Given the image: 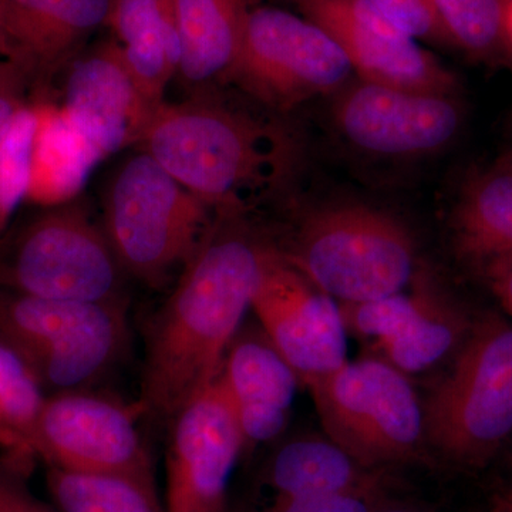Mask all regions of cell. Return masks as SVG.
<instances>
[{
    "label": "cell",
    "instance_id": "484cf974",
    "mask_svg": "<svg viewBox=\"0 0 512 512\" xmlns=\"http://www.w3.org/2000/svg\"><path fill=\"white\" fill-rule=\"evenodd\" d=\"M37 124V107L25 106L0 140V237L28 200Z\"/></svg>",
    "mask_w": 512,
    "mask_h": 512
},
{
    "label": "cell",
    "instance_id": "d6a6232c",
    "mask_svg": "<svg viewBox=\"0 0 512 512\" xmlns=\"http://www.w3.org/2000/svg\"><path fill=\"white\" fill-rule=\"evenodd\" d=\"M0 512H60L39 503L32 495L0 474Z\"/></svg>",
    "mask_w": 512,
    "mask_h": 512
},
{
    "label": "cell",
    "instance_id": "8992f818",
    "mask_svg": "<svg viewBox=\"0 0 512 512\" xmlns=\"http://www.w3.org/2000/svg\"><path fill=\"white\" fill-rule=\"evenodd\" d=\"M126 303L39 298L0 288V338L53 393L90 389L123 356Z\"/></svg>",
    "mask_w": 512,
    "mask_h": 512
},
{
    "label": "cell",
    "instance_id": "9c48e42d",
    "mask_svg": "<svg viewBox=\"0 0 512 512\" xmlns=\"http://www.w3.org/2000/svg\"><path fill=\"white\" fill-rule=\"evenodd\" d=\"M352 74L348 57L325 29L305 16L255 6L225 82L269 110L289 111L338 93Z\"/></svg>",
    "mask_w": 512,
    "mask_h": 512
},
{
    "label": "cell",
    "instance_id": "603a6c76",
    "mask_svg": "<svg viewBox=\"0 0 512 512\" xmlns=\"http://www.w3.org/2000/svg\"><path fill=\"white\" fill-rule=\"evenodd\" d=\"M47 487L60 512H167L156 485L136 478L49 467Z\"/></svg>",
    "mask_w": 512,
    "mask_h": 512
},
{
    "label": "cell",
    "instance_id": "7402d4cb",
    "mask_svg": "<svg viewBox=\"0 0 512 512\" xmlns=\"http://www.w3.org/2000/svg\"><path fill=\"white\" fill-rule=\"evenodd\" d=\"M37 124L28 200L46 208L76 200L94 164L92 151L60 107L36 104Z\"/></svg>",
    "mask_w": 512,
    "mask_h": 512
},
{
    "label": "cell",
    "instance_id": "52a82bcc",
    "mask_svg": "<svg viewBox=\"0 0 512 512\" xmlns=\"http://www.w3.org/2000/svg\"><path fill=\"white\" fill-rule=\"evenodd\" d=\"M124 271L82 201L45 208L0 251V288L60 301L126 303Z\"/></svg>",
    "mask_w": 512,
    "mask_h": 512
},
{
    "label": "cell",
    "instance_id": "d590c367",
    "mask_svg": "<svg viewBox=\"0 0 512 512\" xmlns=\"http://www.w3.org/2000/svg\"><path fill=\"white\" fill-rule=\"evenodd\" d=\"M377 512H417L414 510H410V508H403V507H383L380 508Z\"/></svg>",
    "mask_w": 512,
    "mask_h": 512
},
{
    "label": "cell",
    "instance_id": "f35d334b",
    "mask_svg": "<svg viewBox=\"0 0 512 512\" xmlns=\"http://www.w3.org/2000/svg\"><path fill=\"white\" fill-rule=\"evenodd\" d=\"M293 2L298 3V5H301V3L305 2V0H293Z\"/></svg>",
    "mask_w": 512,
    "mask_h": 512
},
{
    "label": "cell",
    "instance_id": "44dd1931",
    "mask_svg": "<svg viewBox=\"0 0 512 512\" xmlns=\"http://www.w3.org/2000/svg\"><path fill=\"white\" fill-rule=\"evenodd\" d=\"M413 284L419 299L412 318L399 332L379 342L383 360L404 375L423 372L457 352L473 328L463 309L429 279L417 275Z\"/></svg>",
    "mask_w": 512,
    "mask_h": 512
},
{
    "label": "cell",
    "instance_id": "4fadbf2b",
    "mask_svg": "<svg viewBox=\"0 0 512 512\" xmlns=\"http://www.w3.org/2000/svg\"><path fill=\"white\" fill-rule=\"evenodd\" d=\"M170 424L165 511L224 512L244 441L220 379L192 397Z\"/></svg>",
    "mask_w": 512,
    "mask_h": 512
},
{
    "label": "cell",
    "instance_id": "f1b7e54d",
    "mask_svg": "<svg viewBox=\"0 0 512 512\" xmlns=\"http://www.w3.org/2000/svg\"><path fill=\"white\" fill-rule=\"evenodd\" d=\"M379 488L269 501L258 512H377Z\"/></svg>",
    "mask_w": 512,
    "mask_h": 512
},
{
    "label": "cell",
    "instance_id": "5b68a950",
    "mask_svg": "<svg viewBox=\"0 0 512 512\" xmlns=\"http://www.w3.org/2000/svg\"><path fill=\"white\" fill-rule=\"evenodd\" d=\"M426 441L460 467L487 464L512 437V325H473L423 407Z\"/></svg>",
    "mask_w": 512,
    "mask_h": 512
},
{
    "label": "cell",
    "instance_id": "f546056e",
    "mask_svg": "<svg viewBox=\"0 0 512 512\" xmlns=\"http://www.w3.org/2000/svg\"><path fill=\"white\" fill-rule=\"evenodd\" d=\"M174 0H110L106 26L119 45L157 25Z\"/></svg>",
    "mask_w": 512,
    "mask_h": 512
},
{
    "label": "cell",
    "instance_id": "74e56055",
    "mask_svg": "<svg viewBox=\"0 0 512 512\" xmlns=\"http://www.w3.org/2000/svg\"><path fill=\"white\" fill-rule=\"evenodd\" d=\"M505 498H508V500H511L512 501V488L510 491H508V494L505 495Z\"/></svg>",
    "mask_w": 512,
    "mask_h": 512
},
{
    "label": "cell",
    "instance_id": "d4e9b609",
    "mask_svg": "<svg viewBox=\"0 0 512 512\" xmlns=\"http://www.w3.org/2000/svg\"><path fill=\"white\" fill-rule=\"evenodd\" d=\"M448 45L477 57L493 56L507 46L505 0H431Z\"/></svg>",
    "mask_w": 512,
    "mask_h": 512
},
{
    "label": "cell",
    "instance_id": "9a60e30c",
    "mask_svg": "<svg viewBox=\"0 0 512 512\" xmlns=\"http://www.w3.org/2000/svg\"><path fill=\"white\" fill-rule=\"evenodd\" d=\"M60 109L100 161L137 147L157 107L138 89L113 39L83 50L67 66Z\"/></svg>",
    "mask_w": 512,
    "mask_h": 512
},
{
    "label": "cell",
    "instance_id": "ba28073f",
    "mask_svg": "<svg viewBox=\"0 0 512 512\" xmlns=\"http://www.w3.org/2000/svg\"><path fill=\"white\" fill-rule=\"evenodd\" d=\"M308 389L329 439L366 468L410 460L426 443L417 394L386 360L346 362Z\"/></svg>",
    "mask_w": 512,
    "mask_h": 512
},
{
    "label": "cell",
    "instance_id": "4316f807",
    "mask_svg": "<svg viewBox=\"0 0 512 512\" xmlns=\"http://www.w3.org/2000/svg\"><path fill=\"white\" fill-rule=\"evenodd\" d=\"M417 299L416 288H413L410 295L400 292L372 301L340 303V315L346 330L379 343L406 325L416 311Z\"/></svg>",
    "mask_w": 512,
    "mask_h": 512
},
{
    "label": "cell",
    "instance_id": "ffe728a7",
    "mask_svg": "<svg viewBox=\"0 0 512 512\" xmlns=\"http://www.w3.org/2000/svg\"><path fill=\"white\" fill-rule=\"evenodd\" d=\"M369 470L332 440L309 437L279 448L262 483L274 494L271 501L379 488Z\"/></svg>",
    "mask_w": 512,
    "mask_h": 512
},
{
    "label": "cell",
    "instance_id": "8d00e7d4",
    "mask_svg": "<svg viewBox=\"0 0 512 512\" xmlns=\"http://www.w3.org/2000/svg\"><path fill=\"white\" fill-rule=\"evenodd\" d=\"M0 56L6 57L5 43H3L2 35H0ZM8 59V57H6Z\"/></svg>",
    "mask_w": 512,
    "mask_h": 512
},
{
    "label": "cell",
    "instance_id": "3957f363",
    "mask_svg": "<svg viewBox=\"0 0 512 512\" xmlns=\"http://www.w3.org/2000/svg\"><path fill=\"white\" fill-rule=\"evenodd\" d=\"M215 212L150 154L116 168L103 200V229L124 274L161 286L191 261Z\"/></svg>",
    "mask_w": 512,
    "mask_h": 512
},
{
    "label": "cell",
    "instance_id": "83f0119b",
    "mask_svg": "<svg viewBox=\"0 0 512 512\" xmlns=\"http://www.w3.org/2000/svg\"><path fill=\"white\" fill-rule=\"evenodd\" d=\"M390 22L423 42L448 45L431 0H367Z\"/></svg>",
    "mask_w": 512,
    "mask_h": 512
},
{
    "label": "cell",
    "instance_id": "cb8c5ba5",
    "mask_svg": "<svg viewBox=\"0 0 512 512\" xmlns=\"http://www.w3.org/2000/svg\"><path fill=\"white\" fill-rule=\"evenodd\" d=\"M45 399L28 360L0 338V450L18 464L36 458L33 431Z\"/></svg>",
    "mask_w": 512,
    "mask_h": 512
},
{
    "label": "cell",
    "instance_id": "7a4b0ae2",
    "mask_svg": "<svg viewBox=\"0 0 512 512\" xmlns=\"http://www.w3.org/2000/svg\"><path fill=\"white\" fill-rule=\"evenodd\" d=\"M137 150L214 212L242 214L291 180L295 137L275 119L215 96L157 107Z\"/></svg>",
    "mask_w": 512,
    "mask_h": 512
},
{
    "label": "cell",
    "instance_id": "e0dca14e",
    "mask_svg": "<svg viewBox=\"0 0 512 512\" xmlns=\"http://www.w3.org/2000/svg\"><path fill=\"white\" fill-rule=\"evenodd\" d=\"M218 379L237 417L244 450L281 436L299 379L262 329L238 333Z\"/></svg>",
    "mask_w": 512,
    "mask_h": 512
},
{
    "label": "cell",
    "instance_id": "ac0fdd59",
    "mask_svg": "<svg viewBox=\"0 0 512 512\" xmlns=\"http://www.w3.org/2000/svg\"><path fill=\"white\" fill-rule=\"evenodd\" d=\"M181 40L178 74L191 86L227 79L254 0H174Z\"/></svg>",
    "mask_w": 512,
    "mask_h": 512
},
{
    "label": "cell",
    "instance_id": "6da1fadb",
    "mask_svg": "<svg viewBox=\"0 0 512 512\" xmlns=\"http://www.w3.org/2000/svg\"><path fill=\"white\" fill-rule=\"evenodd\" d=\"M242 214L215 212L207 234L150 326L141 383L143 414L171 421L220 376L251 309L269 247L242 225Z\"/></svg>",
    "mask_w": 512,
    "mask_h": 512
},
{
    "label": "cell",
    "instance_id": "836d02e7",
    "mask_svg": "<svg viewBox=\"0 0 512 512\" xmlns=\"http://www.w3.org/2000/svg\"><path fill=\"white\" fill-rule=\"evenodd\" d=\"M504 32L505 42L512 49V0H505Z\"/></svg>",
    "mask_w": 512,
    "mask_h": 512
},
{
    "label": "cell",
    "instance_id": "d6986e66",
    "mask_svg": "<svg viewBox=\"0 0 512 512\" xmlns=\"http://www.w3.org/2000/svg\"><path fill=\"white\" fill-rule=\"evenodd\" d=\"M458 252L478 268L512 255V161L471 175L453 212Z\"/></svg>",
    "mask_w": 512,
    "mask_h": 512
},
{
    "label": "cell",
    "instance_id": "277c9868",
    "mask_svg": "<svg viewBox=\"0 0 512 512\" xmlns=\"http://www.w3.org/2000/svg\"><path fill=\"white\" fill-rule=\"evenodd\" d=\"M281 254L340 303L396 295L413 281L416 266L409 229L387 212L356 204L311 212L299 224L291 249Z\"/></svg>",
    "mask_w": 512,
    "mask_h": 512
},
{
    "label": "cell",
    "instance_id": "4dcf8cb0",
    "mask_svg": "<svg viewBox=\"0 0 512 512\" xmlns=\"http://www.w3.org/2000/svg\"><path fill=\"white\" fill-rule=\"evenodd\" d=\"M29 80L19 64L0 56V140L9 130L16 114L28 106L23 101V94Z\"/></svg>",
    "mask_w": 512,
    "mask_h": 512
},
{
    "label": "cell",
    "instance_id": "e575fe53",
    "mask_svg": "<svg viewBox=\"0 0 512 512\" xmlns=\"http://www.w3.org/2000/svg\"><path fill=\"white\" fill-rule=\"evenodd\" d=\"M495 512H512V501L504 497L503 500L498 503Z\"/></svg>",
    "mask_w": 512,
    "mask_h": 512
},
{
    "label": "cell",
    "instance_id": "7c38bea8",
    "mask_svg": "<svg viewBox=\"0 0 512 512\" xmlns=\"http://www.w3.org/2000/svg\"><path fill=\"white\" fill-rule=\"evenodd\" d=\"M266 338L306 387L345 365V325L335 299L268 248L252 295Z\"/></svg>",
    "mask_w": 512,
    "mask_h": 512
},
{
    "label": "cell",
    "instance_id": "1f68e13d",
    "mask_svg": "<svg viewBox=\"0 0 512 512\" xmlns=\"http://www.w3.org/2000/svg\"><path fill=\"white\" fill-rule=\"evenodd\" d=\"M491 291L512 318V255L495 259L481 268Z\"/></svg>",
    "mask_w": 512,
    "mask_h": 512
},
{
    "label": "cell",
    "instance_id": "5bb4252c",
    "mask_svg": "<svg viewBox=\"0 0 512 512\" xmlns=\"http://www.w3.org/2000/svg\"><path fill=\"white\" fill-rule=\"evenodd\" d=\"M299 6L336 40L360 80L457 94L456 76L367 0H305Z\"/></svg>",
    "mask_w": 512,
    "mask_h": 512
},
{
    "label": "cell",
    "instance_id": "8fae6325",
    "mask_svg": "<svg viewBox=\"0 0 512 512\" xmlns=\"http://www.w3.org/2000/svg\"><path fill=\"white\" fill-rule=\"evenodd\" d=\"M333 123L372 156L419 158L439 153L463 127L457 94L421 92L357 79L336 93Z\"/></svg>",
    "mask_w": 512,
    "mask_h": 512
},
{
    "label": "cell",
    "instance_id": "30bf717a",
    "mask_svg": "<svg viewBox=\"0 0 512 512\" xmlns=\"http://www.w3.org/2000/svg\"><path fill=\"white\" fill-rule=\"evenodd\" d=\"M140 404L128 406L92 389L46 396L33 431L35 457L47 467L116 474L154 484L153 464L138 429Z\"/></svg>",
    "mask_w": 512,
    "mask_h": 512
},
{
    "label": "cell",
    "instance_id": "2e32d148",
    "mask_svg": "<svg viewBox=\"0 0 512 512\" xmlns=\"http://www.w3.org/2000/svg\"><path fill=\"white\" fill-rule=\"evenodd\" d=\"M110 0H0L6 57L45 82L83 52L106 26Z\"/></svg>",
    "mask_w": 512,
    "mask_h": 512
}]
</instances>
